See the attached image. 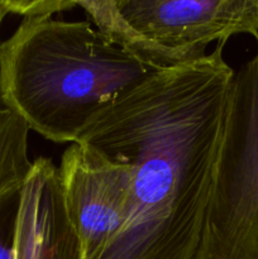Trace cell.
<instances>
[{
	"instance_id": "1",
	"label": "cell",
	"mask_w": 258,
	"mask_h": 259,
	"mask_svg": "<svg viewBox=\"0 0 258 259\" xmlns=\"http://www.w3.org/2000/svg\"><path fill=\"white\" fill-rule=\"evenodd\" d=\"M224 45L152 72L99 111L76 141L134 166L123 224L96 259L196 255L235 76Z\"/></svg>"
},
{
	"instance_id": "2",
	"label": "cell",
	"mask_w": 258,
	"mask_h": 259,
	"mask_svg": "<svg viewBox=\"0 0 258 259\" xmlns=\"http://www.w3.org/2000/svg\"><path fill=\"white\" fill-rule=\"evenodd\" d=\"M152 73L86 20L23 18L0 45V105L53 143Z\"/></svg>"
},
{
	"instance_id": "3",
	"label": "cell",
	"mask_w": 258,
	"mask_h": 259,
	"mask_svg": "<svg viewBox=\"0 0 258 259\" xmlns=\"http://www.w3.org/2000/svg\"><path fill=\"white\" fill-rule=\"evenodd\" d=\"M76 7L152 72L205 57L215 40L258 37V0H76Z\"/></svg>"
},
{
	"instance_id": "4",
	"label": "cell",
	"mask_w": 258,
	"mask_h": 259,
	"mask_svg": "<svg viewBox=\"0 0 258 259\" xmlns=\"http://www.w3.org/2000/svg\"><path fill=\"white\" fill-rule=\"evenodd\" d=\"M257 51L235 71L214 187L194 259H258Z\"/></svg>"
},
{
	"instance_id": "5",
	"label": "cell",
	"mask_w": 258,
	"mask_h": 259,
	"mask_svg": "<svg viewBox=\"0 0 258 259\" xmlns=\"http://www.w3.org/2000/svg\"><path fill=\"white\" fill-rule=\"evenodd\" d=\"M57 171L82 259H96L123 224L134 166L75 142L63 152Z\"/></svg>"
},
{
	"instance_id": "6",
	"label": "cell",
	"mask_w": 258,
	"mask_h": 259,
	"mask_svg": "<svg viewBox=\"0 0 258 259\" xmlns=\"http://www.w3.org/2000/svg\"><path fill=\"white\" fill-rule=\"evenodd\" d=\"M39 219L34 192L20 187L0 201V259H29Z\"/></svg>"
},
{
	"instance_id": "7",
	"label": "cell",
	"mask_w": 258,
	"mask_h": 259,
	"mask_svg": "<svg viewBox=\"0 0 258 259\" xmlns=\"http://www.w3.org/2000/svg\"><path fill=\"white\" fill-rule=\"evenodd\" d=\"M10 14L23 18L52 17L56 13L76 7V0H7Z\"/></svg>"
},
{
	"instance_id": "8",
	"label": "cell",
	"mask_w": 258,
	"mask_h": 259,
	"mask_svg": "<svg viewBox=\"0 0 258 259\" xmlns=\"http://www.w3.org/2000/svg\"><path fill=\"white\" fill-rule=\"evenodd\" d=\"M8 14H10L9 9H8L7 0H0V25H2L3 20L7 17Z\"/></svg>"
}]
</instances>
